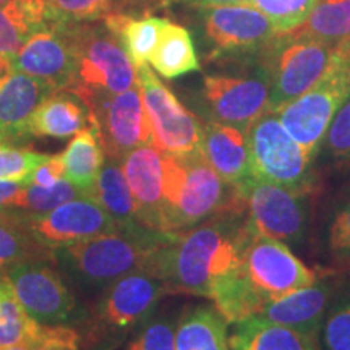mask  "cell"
Segmentation results:
<instances>
[{"mask_svg": "<svg viewBox=\"0 0 350 350\" xmlns=\"http://www.w3.org/2000/svg\"><path fill=\"white\" fill-rule=\"evenodd\" d=\"M243 211H227L175 234L152 258L150 273L167 292L211 299L216 288L242 269L253 237Z\"/></svg>", "mask_w": 350, "mask_h": 350, "instance_id": "obj_1", "label": "cell"}, {"mask_svg": "<svg viewBox=\"0 0 350 350\" xmlns=\"http://www.w3.org/2000/svg\"><path fill=\"white\" fill-rule=\"evenodd\" d=\"M174 235L148 227L117 229L55 248L51 256L70 286H75L83 294L98 295L122 275L150 269L152 258Z\"/></svg>", "mask_w": 350, "mask_h": 350, "instance_id": "obj_2", "label": "cell"}, {"mask_svg": "<svg viewBox=\"0 0 350 350\" xmlns=\"http://www.w3.org/2000/svg\"><path fill=\"white\" fill-rule=\"evenodd\" d=\"M227 211H243L235 185L222 180L203 152H163V232L182 234Z\"/></svg>", "mask_w": 350, "mask_h": 350, "instance_id": "obj_3", "label": "cell"}, {"mask_svg": "<svg viewBox=\"0 0 350 350\" xmlns=\"http://www.w3.org/2000/svg\"><path fill=\"white\" fill-rule=\"evenodd\" d=\"M51 26L62 31L75 59L72 81L65 90L83 99L103 93L119 94L138 85L133 60L104 18Z\"/></svg>", "mask_w": 350, "mask_h": 350, "instance_id": "obj_4", "label": "cell"}, {"mask_svg": "<svg viewBox=\"0 0 350 350\" xmlns=\"http://www.w3.org/2000/svg\"><path fill=\"white\" fill-rule=\"evenodd\" d=\"M169 294L163 279L150 271H135L99 292L86 313L94 350H113L154 317L161 299Z\"/></svg>", "mask_w": 350, "mask_h": 350, "instance_id": "obj_5", "label": "cell"}, {"mask_svg": "<svg viewBox=\"0 0 350 350\" xmlns=\"http://www.w3.org/2000/svg\"><path fill=\"white\" fill-rule=\"evenodd\" d=\"M350 46H338L300 38L292 33L275 34L260 52V64L269 80V112H278L326 77Z\"/></svg>", "mask_w": 350, "mask_h": 350, "instance_id": "obj_6", "label": "cell"}, {"mask_svg": "<svg viewBox=\"0 0 350 350\" xmlns=\"http://www.w3.org/2000/svg\"><path fill=\"white\" fill-rule=\"evenodd\" d=\"M252 174L297 193L317 188L314 159L284 129L274 112L260 117L247 131Z\"/></svg>", "mask_w": 350, "mask_h": 350, "instance_id": "obj_7", "label": "cell"}, {"mask_svg": "<svg viewBox=\"0 0 350 350\" xmlns=\"http://www.w3.org/2000/svg\"><path fill=\"white\" fill-rule=\"evenodd\" d=\"M237 187L247 224L255 235L299 245L308 227V196L255 175Z\"/></svg>", "mask_w": 350, "mask_h": 350, "instance_id": "obj_8", "label": "cell"}, {"mask_svg": "<svg viewBox=\"0 0 350 350\" xmlns=\"http://www.w3.org/2000/svg\"><path fill=\"white\" fill-rule=\"evenodd\" d=\"M349 96L350 54L306 93L274 113L291 137L308 152V156L317 159L327 126Z\"/></svg>", "mask_w": 350, "mask_h": 350, "instance_id": "obj_9", "label": "cell"}, {"mask_svg": "<svg viewBox=\"0 0 350 350\" xmlns=\"http://www.w3.org/2000/svg\"><path fill=\"white\" fill-rule=\"evenodd\" d=\"M5 278L26 313L41 325L68 326L86 318V312L52 260L21 262Z\"/></svg>", "mask_w": 350, "mask_h": 350, "instance_id": "obj_10", "label": "cell"}, {"mask_svg": "<svg viewBox=\"0 0 350 350\" xmlns=\"http://www.w3.org/2000/svg\"><path fill=\"white\" fill-rule=\"evenodd\" d=\"M137 81L151 125V144L167 154L201 150L203 125L154 75L148 64L137 67Z\"/></svg>", "mask_w": 350, "mask_h": 350, "instance_id": "obj_11", "label": "cell"}, {"mask_svg": "<svg viewBox=\"0 0 350 350\" xmlns=\"http://www.w3.org/2000/svg\"><path fill=\"white\" fill-rule=\"evenodd\" d=\"M81 100L106 157L122 159L151 143L150 119L138 85L119 94H93Z\"/></svg>", "mask_w": 350, "mask_h": 350, "instance_id": "obj_12", "label": "cell"}, {"mask_svg": "<svg viewBox=\"0 0 350 350\" xmlns=\"http://www.w3.org/2000/svg\"><path fill=\"white\" fill-rule=\"evenodd\" d=\"M243 271L266 304L312 286L318 275L281 240L253 235L243 256Z\"/></svg>", "mask_w": 350, "mask_h": 350, "instance_id": "obj_13", "label": "cell"}, {"mask_svg": "<svg viewBox=\"0 0 350 350\" xmlns=\"http://www.w3.org/2000/svg\"><path fill=\"white\" fill-rule=\"evenodd\" d=\"M201 94L209 120L235 126L245 133L269 112V80L261 64L250 75H206Z\"/></svg>", "mask_w": 350, "mask_h": 350, "instance_id": "obj_14", "label": "cell"}, {"mask_svg": "<svg viewBox=\"0 0 350 350\" xmlns=\"http://www.w3.org/2000/svg\"><path fill=\"white\" fill-rule=\"evenodd\" d=\"M21 219L34 240L51 252L117 230L100 204L88 196L67 201L46 214Z\"/></svg>", "mask_w": 350, "mask_h": 350, "instance_id": "obj_15", "label": "cell"}, {"mask_svg": "<svg viewBox=\"0 0 350 350\" xmlns=\"http://www.w3.org/2000/svg\"><path fill=\"white\" fill-rule=\"evenodd\" d=\"M203 26L214 55L261 52L278 34L273 21L252 5L203 8Z\"/></svg>", "mask_w": 350, "mask_h": 350, "instance_id": "obj_16", "label": "cell"}, {"mask_svg": "<svg viewBox=\"0 0 350 350\" xmlns=\"http://www.w3.org/2000/svg\"><path fill=\"white\" fill-rule=\"evenodd\" d=\"M10 68L47 81L59 91L72 81L75 59L62 31L57 26L47 25L26 39L10 60Z\"/></svg>", "mask_w": 350, "mask_h": 350, "instance_id": "obj_17", "label": "cell"}, {"mask_svg": "<svg viewBox=\"0 0 350 350\" xmlns=\"http://www.w3.org/2000/svg\"><path fill=\"white\" fill-rule=\"evenodd\" d=\"M122 169L138 221L148 229L163 232V152L151 143L143 144L122 157Z\"/></svg>", "mask_w": 350, "mask_h": 350, "instance_id": "obj_18", "label": "cell"}, {"mask_svg": "<svg viewBox=\"0 0 350 350\" xmlns=\"http://www.w3.org/2000/svg\"><path fill=\"white\" fill-rule=\"evenodd\" d=\"M57 91L54 86L26 73L12 72L0 81V135L2 142H23L28 125L42 100Z\"/></svg>", "mask_w": 350, "mask_h": 350, "instance_id": "obj_19", "label": "cell"}, {"mask_svg": "<svg viewBox=\"0 0 350 350\" xmlns=\"http://www.w3.org/2000/svg\"><path fill=\"white\" fill-rule=\"evenodd\" d=\"M332 292L334 286L331 282L318 279L312 286L266 304L258 317L305 334L318 336L325 314L331 306Z\"/></svg>", "mask_w": 350, "mask_h": 350, "instance_id": "obj_20", "label": "cell"}, {"mask_svg": "<svg viewBox=\"0 0 350 350\" xmlns=\"http://www.w3.org/2000/svg\"><path fill=\"white\" fill-rule=\"evenodd\" d=\"M201 152L222 180L239 185L252 175L247 133L235 126L208 120L203 124Z\"/></svg>", "mask_w": 350, "mask_h": 350, "instance_id": "obj_21", "label": "cell"}, {"mask_svg": "<svg viewBox=\"0 0 350 350\" xmlns=\"http://www.w3.org/2000/svg\"><path fill=\"white\" fill-rule=\"evenodd\" d=\"M90 126V112L85 103L72 91L59 90L34 111L28 131L29 137L68 138Z\"/></svg>", "mask_w": 350, "mask_h": 350, "instance_id": "obj_22", "label": "cell"}, {"mask_svg": "<svg viewBox=\"0 0 350 350\" xmlns=\"http://www.w3.org/2000/svg\"><path fill=\"white\" fill-rule=\"evenodd\" d=\"M230 350H319L318 336L278 325L261 317L235 323Z\"/></svg>", "mask_w": 350, "mask_h": 350, "instance_id": "obj_23", "label": "cell"}, {"mask_svg": "<svg viewBox=\"0 0 350 350\" xmlns=\"http://www.w3.org/2000/svg\"><path fill=\"white\" fill-rule=\"evenodd\" d=\"M174 350H230L229 321L214 305L191 306L175 326Z\"/></svg>", "mask_w": 350, "mask_h": 350, "instance_id": "obj_24", "label": "cell"}, {"mask_svg": "<svg viewBox=\"0 0 350 350\" xmlns=\"http://www.w3.org/2000/svg\"><path fill=\"white\" fill-rule=\"evenodd\" d=\"M91 200L100 204V208L109 214L117 229L131 230L144 227L138 221L137 206H135L133 196H131L124 169H122V159L106 157V163L96 180Z\"/></svg>", "mask_w": 350, "mask_h": 350, "instance_id": "obj_25", "label": "cell"}, {"mask_svg": "<svg viewBox=\"0 0 350 350\" xmlns=\"http://www.w3.org/2000/svg\"><path fill=\"white\" fill-rule=\"evenodd\" d=\"M46 26L44 0H8L0 3V55L10 62L26 39Z\"/></svg>", "mask_w": 350, "mask_h": 350, "instance_id": "obj_26", "label": "cell"}, {"mask_svg": "<svg viewBox=\"0 0 350 350\" xmlns=\"http://www.w3.org/2000/svg\"><path fill=\"white\" fill-rule=\"evenodd\" d=\"M60 157L65 165V178L91 198L100 169L106 163V152L93 126L77 133Z\"/></svg>", "mask_w": 350, "mask_h": 350, "instance_id": "obj_27", "label": "cell"}, {"mask_svg": "<svg viewBox=\"0 0 350 350\" xmlns=\"http://www.w3.org/2000/svg\"><path fill=\"white\" fill-rule=\"evenodd\" d=\"M148 64L167 80L198 72L200 62L188 29L167 20Z\"/></svg>", "mask_w": 350, "mask_h": 350, "instance_id": "obj_28", "label": "cell"}, {"mask_svg": "<svg viewBox=\"0 0 350 350\" xmlns=\"http://www.w3.org/2000/svg\"><path fill=\"white\" fill-rule=\"evenodd\" d=\"M104 21L107 28L120 38L126 54L133 60L135 67H138V65L150 62L167 18H156L150 15H144L143 18H133L129 13L112 12Z\"/></svg>", "mask_w": 350, "mask_h": 350, "instance_id": "obj_29", "label": "cell"}, {"mask_svg": "<svg viewBox=\"0 0 350 350\" xmlns=\"http://www.w3.org/2000/svg\"><path fill=\"white\" fill-rule=\"evenodd\" d=\"M291 33L327 44L350 46V0H318L305 23Z\"/></svg>", "mask_w": 350, "mask_h": 350, "instance_id": "obj_30", "label": "cell"}, {"mask_svg": "<svg viewBox=\"0 0 350 350\" xmlns=\"http://www.w3.org/2000/svg\"><path fill=\"white\" fill-rule=\"evenodd\" d=\"M33 260H52L51 250L34 240L21 216L0 209V273Z\"/></svg>", "mask_w": 350, "mask_h": 350, "instance_id": "obj_31", "label": "cell"}, {"mask_svg": "<svg viewBox=\"0 0 350 350\" xmlns=\"http://www.w3.org/2000/svg\"><path fill=\"white\" fill-rule=\"evenodd\" d=\"M81 196L85 195L80 188H77L67 178H62L52 187H38L31 183L21 191L18 198L12 204L2 208V211L18 214L21 217L39 216V214L49 213L52 209L59 208L60 204L81 198Z\"/></svg>", "mask_w": 350, "mask_h": 350, "instance_id": "obj_32", "label": "cell"}, {"mask_svg": "<svg viewBox=\"0 0 350 350\" xmlns=\"http://www.w3.org/2000/svg\"><path fill=\"white\" fill-rule=\"evenodd\" d=\"M318 157L336 172L350 174V96L327 126Z\"/></svg>", "mask_w": 350, "mask_h": 350, "instance_id": "obj_33", "label": "cell"}, {"mask_svg": "<svg viewBox=\"0 0 350 350\" xmlns=\"http://www.w3.org/2000/svg\"><path fill=\"white\" fill-rule=\"evenodd\" d=\"M47 25L103 20L116 12V0H44Z\"/></svg>", "mask_w": 350, "mask_h": 350, "instance_id": "obj_34", "label": "cell"}, {"mask_svg": "<svg viewBox=\"0 0 350 350\" xmlns=\"http://www.w3.org/2000/svg\"><path fill=\"white\" fill-rule=\"evenodd\" d=\"M318 0H250L255 7L273 21L278 34L291 33L305 23Z\"/></svg>", "mask_w": 350, "mask_h": 350, "instance_id": "obj_35", "label": "cell"}, {"mask_svg": "<svg viewBox=\"0 0 350 350\" xmlns=\"http://www.w3.org/2000/svg\"><path fill=\"white\" fill-rule=\"evenodd\" d=\"M318 339L321 350H350V295L331 304L319 327Z\"/></svg>", "mask_w": 350, "mask_h": 350, "instance_id": "obj_36", "label": "cell"}, {"mask_svg": "<svg viewBox=\"0 0 350 350\" xmlns=\"http://www.w3.org/2000/svg\"><path fill=\"white\" fill-rule=\"evenodd\" d=\"M49 154L0 143V180H25L31 183L33 172Z\"/></svg>", "mask_w": 350, "mask_h": 350, "instance_id": "obj_37", "label": "cell"}, {"mask_svg": "<svg viewBox=\"0 0 350 350\" xmlns=\"http://www.w3.org/2000/svg\"><path fill=\"white\" fill-rule=\"evenodd\" d=\"M177 321L170 317H152L144 323L125 350H174Z\"/></svg>", "mask_w": 350, "mask_h": 350, "instance_id": "obj_38", "label": "cell"}, {"mask_svg": "<svg viewBox=\"0 0 350 350\" xmlns=\"http://www.w3.org/2000/svg\"><path fill=\"white\" fill-rule=\"evenodd\" d=\"M327 247L338 262L350 265V200L336 208L327 227Z\"/></svg>", "mask_w": 350, "mask_h": 350, "instance_id": "obj_39", "label": "cell"}, {"mask_svg": "<svg viewBox=\"0 0 350 350\" xmlns=\"http://www.w3.org/2000/svg\"><path fill=\"white\" fill-rule=\"evenodd\" d=\"M31 350H80V334L65 325H42Z\"/></svg>", "mask_w": 350, "mask_h": 350, "instance_id": "obj_40", "label": "cell"}, {"mask_svg": "<svg viewBox=\"0 0 350 350\" xmlns=\"http://www.w3.org/2000/svg\"><path fill=\"white\" fill-rule=\"evenodd\" d=\"M42 329V325L36 319L28 317L18 321L0 323V349L12 347L25 340H34Z\"/></svg>", "mask_w": 350, "mask_h": 350, "instance_id": "obj_41", "label": "cell"}, {"mask_svg": "<svg viewBox=\"0 0 350 350\" xmlns=\"http://www.w3.org/2000/svg\"><path fill=\"white\" fill-rule=\"evenodd\" d=\"M65 175V165L60 156H49L33 172L31 183L38 187H52L62 180Z\"/></svg>", "mask_w": 350, "mask_h": 350, "instance_id": "obj_42", "label": "cell"}, {"mask_svg": "<svg viewBox=\"0 0 350 350\" xmlns=\"http://www.w3.org/2000/svg\"><path fill=\"white\" fill-rule=\"evenodd\" d=\"M28 185L31 183L25 180H0V209L12 204Z\"/></svg>", "mask_w": 350, "mask_h": 350, "instance_id": "obj_43", "label": "cell"}, {"mask_svg": "<svg viewBox=\"0 0 350 350\" xmlns=\"http://www.w3.org/2000/svg\"><path fill=\"white\" fill-rule=\"evenodd\" d=\"M185 2L200 8H208V7H222V5H248L250 0H185Z\"/></svg>", "mask_w": 350, "mask_h": 350, "instance_id": "obj_44", "label": "cell"}, {"mask_svg": "<svg viewBox=\"0 0 350 350\" xmlns=\"http://www.w3.org/2000/svg\"><path fill=\"white\" fill-rule=\"evenodd\" d=\"M34 340H36V339H34ZM34 340H25V342H21V344L12 345V347H7V349H0V350H31Z\"/></svg>", "mask_w": 350, "mask_h": 350, "instance_id": "obj_45", "label": "cell"}, {"mask_svg": "<svg viewBox=\"0 0 350 350\" xmlns=\"http://www.w3.org/2000/svg\"><path fill=\"white\" fill-rule=\"evenodd\" d=\"M10 72H12L10 62H8V60H5L2 55H0V78H3L5 75H8V73H10Z\"/></svg>", "mask_w": 350, "mask_h": 350, "instance_id": "obj_46", "label": "cell"}, {"mask_svg": "<svg viewBox=\"0 0 350 350\" xmlns=\"http://www.w3.org/2000/svg\"><path fill=\"white\" fill-rule=\"evenodd\" d=\"M5 282H7V278H5V274H3V273H0V288H2L3 286H5Z\"/></svg>", "mask_w": 350, "mask_h": 350, "instance_id": "obj_47", "label": "cell"}, {"mask_svg": "<svg viewBox=\"0 0 350 350\" xmlns=\"http://www.w3.org/2000/svg\"><path fill=\"white\" fill-rule=\"evenodd\" d=\"M3 2H8V0H0V3H3Z\"/></svg>", "mask_w": 350, "mask_h": 350, "instance_id": "obj_48", "label": "cell"}, {"mask_svg": "<svg viewBox=\"0 0 350 350\" xmlns=\"http://www.w3.org/2000/svg\"><path fill=\"white\" fill-rule=\"evenodd\" d=\"M0 143H2V135H0Z\"/></svg>", "mask_w": 350, "mask_h": 350, "instance_id": "obj_49", "label": "cell"}, {"mask_svg": "<svg viewBox=\"0 0 350 350\" xmlns=\"http://www.w3.org/2000/svg\"><path fill=\"white\" fill-rule=\"evenodd\" d=\"M0 81H2V78H0Z\"/></svg>", "mask_w": 350, "mask_h": 350, "instance_id": "obj_50", "label": "cell"}]
</instances>
